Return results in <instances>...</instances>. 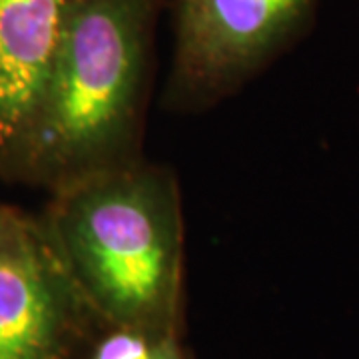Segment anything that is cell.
Segmentation results:
<instances>
[{
	"instance_id": "obj_1",
	"label": "cell",
	"mask_w": 359,
	"mask_h": 359,
	"mask_svg": "<svg viewBox=\"0 0 359 359\" xmlns=\"http://www.w3.org/2000/svg\"><path fill=\"white\" fill-rule=\"evenodd\" d=\"M40 222L106 325L176 334L182 228L168 174L126 162L94 172L52 192Z\"/></svg>"
},
{
	"instance_id": "obj_2",
	"label": "cell",
	"mask_w": 359,
	"mask_h": 359,
	"mask_svg": "<svg viewBox=\"0 0 359 359\" xmlns=\"http://www.w3.org/2000/svg\"><path fill=\"white\" fill-rule=\"evenodd\" d=\"M154 0H74L8 178L56 192L124 164L138 116Z\"/></svg>"
},
{
	"instance_id": "obj_3",
	"label": "cell",
	"mask_w": 359,
	"mask_h": 359,
	"mask_svg": "<svg viewBox=\"0 0 359 359\" xmlns=\"http://www.w3.org/2000/svg\"><path fill=\"white\" fill-rule=\"evenodd\" d=\"M318 0H174L176 74L192 88H219L282 48Z\"/></svg>"
},
{
	"instance_id": "obj_4",
	"label": "cell",
	"mask_w": 359,
	"mask_h": 359,
	"mask_svg": "<svg viewBox=\"0 0 359 359\" xmlns=\"http://www.w3.org/2000/svg\"><path fill=\"white\" fill-rule=\"evenodd\" d=\"M98 327L50 240L0 264V359H84Z\"/></svg>"
},
{
	"instance_id": "obj_5",
	"label": "cell",
	"mask_w": 359,
	"mask_h": 359,
	"mask_svg": "<svg viewBox=\"0 0 359 359\" xmlns=\"http://www.w3.org/2000/svg\"><path fill=\"white\" fill-rule=\"evenodd\" d=\"M74 0H0V174L11 176Z\"/></svg>"
},
{
	"instance_id": "obj_6",
	"label": "cell",
	"mask_w": 359,
	"mask_h": 359,
	"mask_svg": "<svg viewBox=\"0 0 359 359\" xmlns=\"http://www.w3.org/2000/svg\"><path fill=\"white\" fill-rule=\"evenodd\" d=\"M48 244V236L40 219L0 204V264L25 257Z\"/></svg>"
},
{
	"instance_id": "obj_7",
	"label": "cell",
	"mask_w": 359,
	"mask_h": 359,
	"mask_svg": "<svg viewBox=\"0 0 359 359\" xmlns=\"http://www.w3.org/2000/svg\"><path fill=\"white\" fill-rule=\"evenodd\" d=\"M160 344L150 335L128 327H102L94 337L84 359H158Z\"/></svg>"
},
{
	"instance_id": "obj_8",
	"label": "cell",
	"mask_w": 359,
	"mask_h": 359,
	"mask_svg": "<svg viewBox=\"0 0 359 359\" xmlns=\"http://www.w3.org/2000/svg\"><path fill=\"white\" fill-rule=\"evenodd\" d=\"M158 359H184L182 358V351H180L178 337H176V334L168 335V337H164V339H162Z\"/></svg>"
}]
</instances>
